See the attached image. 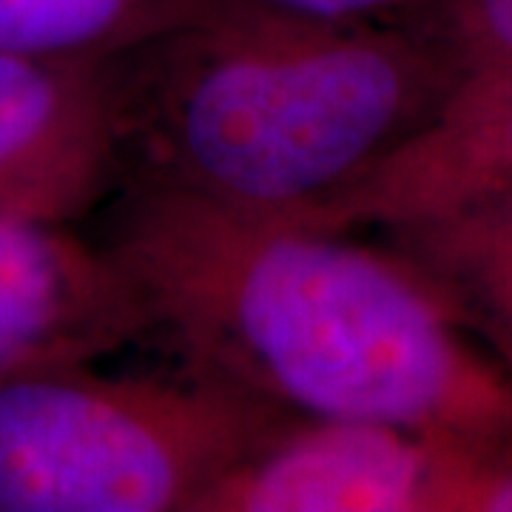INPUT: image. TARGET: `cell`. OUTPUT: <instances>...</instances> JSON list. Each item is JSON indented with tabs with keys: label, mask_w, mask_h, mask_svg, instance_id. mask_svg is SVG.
I'll return each mask as SVG.
<instances>
[{
	"label": "cell",
	"mask_w": 512,
	"mask_h": 512,
	"mask_svg": "<svg viewBox=\"0 0 512 512\" xmlns=\"http://www.w3.org/2000/svg\"><path fill=\"white\" fill-rule=\"evenodd\" d=\"M103 242L185 365L293 416L512 439V373L387 245L151 185L117 188Z\"/></svg>",
	"instance_id": "cell-1"
},
{
	"label": "cell",
	"mask_w": 512,
	"mask_h": 512,
	"mask_svg": "<svg viewBox=\"0 0 512 512\" xmlns=\"http://www.w3.org/2000/svg\"><path fill=\"white\" fill-rule=\"evenodd\" d=\"M430 26L185 18L111 57L123 185L305 217L461 83Z\"/></svg>",
	"instance_id": "cell-2"
},
{
	"label": "cell",
	"mask_w": 512,
	"mask_h": 512,
	"mask_svg": "<svg viewBox=\"0 0 512 512\" xmlns=\"http://www.w3.org/2000/svg\"><path fill=\"white\" fill-rule=\"evenodd\" d=\"M293 413L200 367L0 384V512H200Z\"/></svg>",
	"instance_id": "cell-3"
},
{
	"label": "cell",
	"mask_w": 512,
	"mask_h": 512,
	"mask_svg": "<svg viewBox=\"0 0 512 512\" xmlns=\"http://www.w3.org/2000/svg\"><path fill=\"white\" fill-rule=\"evenodd\" d=\"M151 342L146 302L74 222L0 220V384Z\"/></svg>",
	"instance_id": "cell-4"
},
{
	"label": "cell",
	"mask_w": 512,
	"mask_h": 512,
	"mask_svg": "<svg viewBox=\"0 0 512 512\" xmlns=\"http://www.w3.org/2000/svg\"><path fill=\"white\" fill-rule=\"evenodd\" d=\"M458 444L382 421L296 416L200 512H447Z\"/></svg>",
	"instance_id": "cell-5"
},
{
	"label": "cell",
	"mask_w": 512,
	"mask_h": 512,
	"mask_svg": "<svg viewBox=\"0 0 512 512\" xmlns=\"http://www.w3.org/2000/svg\"><path fill=\"white\" fill-rule=\"evenodd\" d=\"M120 185L111 57L0 52V220L77 222Z\"/></svg>",
	"instance_id": "cell-6"
},
{
	"label": "cell",
	"mask_w": 512,
	"mask_h": 512,
	"mask_svg": "<svg viewBox=\"0 0 512 512\" xmlns=\"http://www.w3.org/2000/svg\"><path fill=\"white\" fill-rule=\"evenodd\" d=\"M512 191V66L461 77L424 126L342 197L293 222L390 228Z\"/></svg>",
	"instance_id": "cell-7"
},
{
	"label": "cell",
	"mask_w": 512,
	"mask_h": 512,
	"mask_svg": "<svg viewBox=\"0 0 512 512\" xmlns=\"http://www.w3.org/2000/svg\"><path fill=\"white\" fill-rule=\"evenodd\" d=\"M382 237L458 328L512 373V191L390 225Z\"/></svg>",
	"instance_id": "cell-8"
},
{
	"label": "cell",
	"mask_w": 512,
	"mask_h": 512,
	"mask_svg": "<svg viewBox=\"0 0 512 512\" xmlns=\"http://www.w3.org/2000/svg\"><path fill=\"white\" fill-rule=\"evenodd\" d=\"M185 18V0H0V52L109 60Z\"/></svg>",
	"instance_id": "cell-9"
},
{
	"label": "cell",
	"mask_w": 512,
	"mask_h": 512,
	"mask_svg": "<svg viewBox=\"0 0 512 512\" xmlns=\"http://www.w3.org/2000/svg\"><path fill=\"white\" fill-rule=\"evenodd\" d=\"M191 18H271L296 23L427 26L441 0H185Z\"/></svg>",
	"instance_id": "cell-10"
},
{
	"label": "cell",
	"mask_w": 512,
	"mask_h": 512,
	"mask_svg": "<svg viewBox=\"0 0 512 512\" xmlns=\"http://www.w3.org/2000/svg\"><path fill=\"white\" fill-rule=\"evenodd\" d=\"M430 29L464 77L512 66V0H441Z\"/></svg>",
	"instance_id": "cell-11"
}]
</instances>
